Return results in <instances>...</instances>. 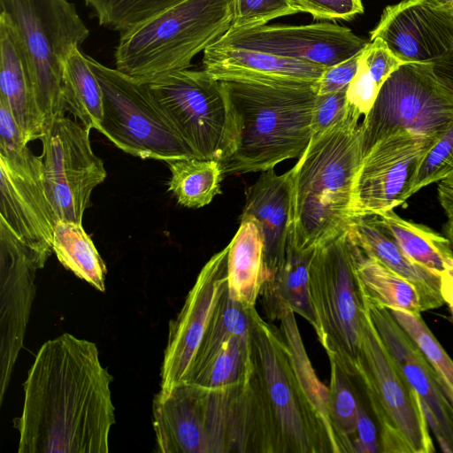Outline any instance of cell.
<instances>
[{"instance_id": "cell-27", "label": "cell", "mask_w": 453, "mask_h": 453, "mask_svg": "<svg viewBox=\"0 0 453 453\" xmlns=\"http://www.w3.org/2000/svg\"><path fill=\"white\" fill-rule=\"evenodd\" d=\"M351 242L356 273L366 297L388 310L399 309L420 314L423 311L422 300L417 287Z\"/></svg>"}, {"instance_id": "cell-32", "label": "cell", "mask_w": 453, "mask_h": 453, "mask_svg": "<svg viewBox=\"0 0 453 453\" xmlns=\"http://www.w3.org/2000/svg\"><path fill=\"white\" fill-rule=\"evenodd\" d=\"M403 253L413 262L440 275L445 271V257L452 254L449 242L426 226L406 220L394 210L378 215Z\"/></svg>"}, {"instance_id": "cell-6", "label": "cell", "mask_w": 453, "mask_h": 453, "mask_svg": "<svg viewBox=\"0 0 453 453\" xmlns=\"http://www.w3.org/2000/svg\"><path fill=\"white\" fill-rule=\"evenodd\" d=\"M0 16L12 27L25 56L44 127L66 111L64 62L89 31L67 0H0Z\"/></svg>"}, {"instance_id": "cell-16", "label": "cell", "mask_w": 453, "mask_h": 453, "mask_svg": "<svg viewBox=\"0 0 453 453\" xmlns=\"http://www.w3.org/2000/svg\"><path fill=\"white\" fill-rule=\"evenodd\" d=\"M44 265L0 221V403L23 348L36 272Z\"/></svg>"}, {"instance_id": "cell-36", "label": "cell", "mask_w": 453, "mask_h": 453, "mask_svg": "<svg viewBox=\"0 0 453 453\" xmlns=\"http://www.w3.org/2000/svg\"><path fill=\"white\" fill-rule=\"evenodd\" d=\"M453 176V122L424 157L416 173L412 194Z\"/></svg>"}, {"instance_id": "cell-39", "label": "cell", "mask_w": 453, "mask_h": 453, "mask_svg": "<svg viewBox=\"0 0 453 453\" xmlns=\"http://www.w3.org/2000/svg\"><path fill=\"white\" fill-rule=\"evenodd\" d=\"M346 90L317 94L311 119L312 136L322 134L345 115L348 109Z\"/></svg>"}, {"instance_id": "cell-41", "label": "cell", "mask_w": 453, "mask_h": 453, "mask_svg": "<svg viewBox=\"0 0 453 453\" xmlns=\"http://www.w3.org/2000/svg\"><path fill=\"white\" fill-rule=\"evenodd\" d=\"M359 54L326 67L317 82V94L324 95L347 89L357 73Z\"/></svg>"}, {"instance_id": "cell-24", "label": "cell", "mask_w": 453, "mask_h": 453, "mask_svg": "<svg viewBox=\"0 0 453 453\" xmlns=\"http://www.w3.org/2000/svg\"><path fill=\"white\" fill-rule=\"evenodd\" d=\"M0 99L9 106L27 144L41 139L44 122L25 56L11 24L0 16Z\"/></svg>"}, {"instance_id": "cell-38", "label": "cell", "mask_w": 453, "mask_h": 453, "mask_svg": "<svg viewBox=\"0 0 453 453\" xmlns=\"http://www.w3.org/2000/svg\"><path fill=\"white\" fill-rule=\"evenodd\" d=\"M297 12L315 19H350L364 12L362 0H289Z\"/></svg>"}, {"instance_id": "cell-49", "label": "cell", "mask_w": 453, "mask_h": 453, "mask_svg": "<svg viewBox=\"0 0 453 453\" xmlns=\"http://www.w3.org/2000/svg\"><path fill=\"white\" fill-rule=\"evenodd\" d=\"M439 9L453 15V0H432Z\"/></svg>"}, {"instance_id": "cell-20", "label": "cell", "mask_w": 453, "mask_h": 453, "mask_svg": "<svg viewBox=\"0 0 453 453\" xmlns=\"http://www.w3.org/2000/svg\"><path fill=\"white\" fill-rule=\"evenodd\" d=\"M203 70L214 80L272 86L315 85L326 67L261 51L218 47L203 50Z\"/></svg>"}, {"instance_id": "cell-17", "label": "cell", "mask_w": 453, "mask_h": 453, "mask_svg": "<svg viewBox=\"0 0 453 453\" xmlns=\"http://www.w3.org/2000/svg\"><path fill=\"white\" fill-rule=\"evenodd\" d=\"M227 285V247L203 266L180 312L169 322L161 366L160 390L183 383L208 322Z\"/></svg>"}, {"instance_id": "cell-2", "label": "cell", "mask_w": 453, "mask_h": 453, "mask_svg": "<svg viewBox=\"0 0 453 453\" xmlns=\"http://www.w3.org/2000/svg\"><path fill=\"white\" fill-rule=\"evenodd\" d=\"M95 342L65 333L39 349L23 384L19 453H107L115 423L110 385Z\"/></svg>"}, {"instance_id": "cell-31", "label": "cell", "mask_w": 453, "mask_h": 453, "mask_svg": "<svg viewBox=\"0 0 453 453\" xmlns=\"http://www.w3.org/2000/svg\"><path fill=\"white\" fill-rule=\"evenodd\" d=\"M166 163L171 172L168 190L180 205L201 208L221 193L220 182L225 173L220 162L187 157Z\"/></svg>"}, {"instance_id": "cell-47", "label": "cell", "mask_w": 453, "mask_h": 453, "mask_svg": "<svg viewBox=\"0 0 453 453\" xmlns=\"http://www.w3.org/2000/svg\"><path fill=\"white\" fill-rule=\"evenodd\" d=\"M448 219L443 228V235L448 239L453 254V214L447 215Z\"/></svg>"}, {"instance_id": "cell-5", "label": "cell", "mask_w": 453, "mask_h": 453, "mask_svg": "<svg viewBox=\"0 0 453 453\" xmlns=\"http://www.w3.org/2000/svg\"><path fill=\"white\" fill-rule=\"evenodd\" d=\"M233 12L234 0H184L120 33L116 69L144 83L188 69L196 55L231 28Z\"/></svg>"}, {"instance_id": "cell-15", "label": "cell", "mask_w": 453, "mask_h": 453, "mask_svg": "<svg viewBox=\"0 0 453 453\" xmlns=\"http://www.w3.org/2000/svg\"><path fill=\"white\" fill-rule=\"evenodd\" d=\"M212 44L261 51L329 67L359 54L367 42L346 27L314 23L230 28Z\"/></svg>"}, {"instance_id": "cell-26", "label": "cell", "mask_w": 453, "mask_h": 453, "mask_svg": "<svg viewBox=\"0 0 453 453\" xmlns=\"http://www.w3.org/2000/svg\"><path fill=\"white\" fill-rule=\"evenodd\" d=\"M226 247L228 294L244 307L253 308L267 280L263 238L255 219L241 218L240 226Z\"/></svg>"}, {"instance_id": "cell-8", "label": "cell", "mask_w": 453, "mask_h": 453, "mask_svg": "<svg viewBox=\"0 0 453 453\" xmlns=\"http://www.w3.org/2000/svg\"><path fill=\"white\" fill-rule=\"evenodd\" d=\"M356 380L378 424L380 452L435 451L420 402L380 337L366 303Z\"/></svg>"}, {"instance_id": "cell-28", "label": "cell", "mask_w": 453, "mask_h": 453, "mask_svg": "<svg viewBox=\"0 0 453 453\" xmlns=\"http://www.w3.org/2000/svg\"><path fill=\"white\" fill-rule=\"evenodd\" d=\"M62 93L65 110L81 124L99 131L103 117V94L87 56L73 49L64 62Z\"/></svg>"}, {"instance_id": "cell-45", "label": "cell", "mask_w": 453, "mask_h": 453, "mask_svg": "<svg viewBox=\"0 0 453 453\" xmlns=\"http://www.w3.org/2000/svg\"><path fill=\"white\" fill-rule=\"evenodd\" d=\"M438 198L447 215L453 214V188L438 182Z\"/></svg>"}, {"instance_id": "cell-37", "label": "cell", "mask_w": 453, "mask_h": 453, "mask_svg": "<svg viewBox=\"0 0 453 453\" xmlns=\"http://www.w3.org/2000/svg\"><path fill=\"white\" fill-rule=\"evenodd\" d=\"M297 13L289 0H234L231 29L265 25L276 18Z\"/></svg>"}, {"instance_id": "cell-14", "label": "cell", "mask_w": 453, "mask_h": 453, "mask_svg": "<svg viewBox=\"0 0 453 453\" xmlns=\"http://www.w3.org/2000/svg\"><path fill=\"white\" fill-rule=\"evenodd\" d=\"M42 166V157L27 145L0 150V221L46 263L58 219L47 195Z\"/></svg>"}, {"instance_id": "cell-23", "label": "cell", "mask_w": 453, "mask_h": 453, "mask_svg": "<svg viewBox=\"0 0 453 453\" xmlns=\"http://www.w3.org/2000/svg\"><path fill=\"white\" fill-rule=\"evenodd\" d=\"M348 234L365 253L417 287L423 311L439 308L444 303L441 275L409 258L381 224L378 215L352 218Z\"/></svg>"}, {"instance_id": "cell-19", "label": "cell", "mask_w": 453, "mask_h": 453, "mask_svg": "<svg viewBox=\"0 0 453 453\" xmlns=\"http://www.w3.org/2000/svg\"><path fill=\"white\" fill-rule=\"evenodd\" d=\"M375 38L403 63L433 64L453 49V15L432 0H403L383 10Z\"/></svg>"}, {"instance_id": "cell-40", "label": "cell", "mask_w": 453, "mask_h": 453, "mask_svg": "<svg viewBox=\"0 0 453 453\" xmlns=\"http://www.w3.org/2000/svg\"><path fill=\"white\" fill-rule=\"evenodd\" d=\"M380 88L374 77L358 58L357 73L346 90L348 104L365 116L372 107Z\"/></svg>"}, {"instance_id": "cell-18", "label": "cell", "mask_w": 453, "mask_h": 453, "mask_svg": "<svg viewBox=\"0 0 453 453\" xmlns=\"http://www.w3.org/2000/svg\"><path fill=\"white\" fill-rule=\"evenodd\" d=\"M370 316L395 363L416 393L441 451L453 453V407L426 357L391 312L364 294Z\"/></svg>"}, {"instance_id": "cell-46", "label": "cell", "mask_w": 453, "mask_h": 453, "mask_svg": "<svg viewBox=\"0 0 453 453\" xmlns=\"http://www.w3.org/2000/svg\"><path fill=\"white\" fill-rule=\"evenodd\" d=\"M441 277V291L444 303H446L453 316V285L444 277Z\"/></svg>"}, {"instance_id": "cell-7", "label": "cell", "mask_w": 453, "mask_h": 453, "mask_svg": "<svg viewBox=\"0 0 453 453\" xmlns=\"http://www.w3.org/2000/svg\"><path fill=\"white\" fill-rule=\"evenodd\" d=\"M310 289L320 344L329 359L356 379L365 301L348 231L314 249Z\"/></svg>"}, {"instance_id": "cell-10", "label": "cell", "mask_w": 453, "mask_h": 453, "mask_svg": "<svg viewBox=\"0 0 453 453\" xmlns=\"http://www.w3.org/2000/svg\"><path fill=\"white\" fill-rule=\"evenodd\" d=\"M160 108L198 158L221 165L235 143L234 114L220 82L204 70H180L148 83Z\"/></svg>"}, {"instance_id": "cell-13", "label": "cell", "mask_w": 453, "mask_h": 453, "mask_svg": "<svg viewBox=\"0 0 453 453\" xmlns=\"http://www.w3.org/2000/svg\"><path fill=\"white\" fill-rule=\"evenodd\" d=\"M437 140L401 130L377 141L356 173L350 218L380 215L411 196L418 169Z\"/></svg>"}, {"instance_id": "cell-50", "label": "cell", "mask_w": 453, "mask_h": 453, "mask_svg": "<svg viewBox=\"0 0 453 453\" xmlns=\"http://www.w3.org/2000/svg\"><path fill=\"white\" fill-rule=\"evenodd\" d=\"M441 184L453 188V176L440 181Z\"/></svg>"}, {"instance_id": "cell-29", "label": "cell", "mask_w": 453, "mask_h": 453, "mask_svg": "<svg viewBox=\"0 0 453 453\" xmlns=\"http://www.w3.org/2000/svg\"><path fill=\"white\" fill-rule=\"evenodd\" d=\"M52 250L65 269L96 289L104 292L105 264L81 224L58 220L54 230Z\"/></svg>"}, {"instance_id": "cell-43", "label": "cell", "mask_w": 453, "mask_h": 453, "mask_svg": "<svg viewBox=\"0 0 453 453\" xmlns=\"http://www.w3.org/2000/svg\"><path fill=\"white\" fill-rule=\"evenodd\" d=\"M26 145L9 106L0 99V150H15Z\"/></svg>"}, {"instance_id": "cell-3", "label": "cell", "mask_w": 453, "mask_h": 453, "mask_svg": "<svg viewBox=\"0 0 453 453\" xmlns=\"http://www.w3.org/2000/svg\"><path fill=\"white\" fill-rule=\"evenodd\" d=\"M361 114L350 104L311 140L291 170L292 240L300 250L348 231L352 186L363 158Z\"/></svg>"}, {"instance_id": "cell-9", "label": "cell", "mask_w": 453, "mask_h": 453, "mask_svg": "<svg viewBox=\"0 0 453 453\" xmlns=\"http://www.w3.org/2000/svg\"><path fill=\"white\" fill-rule=\"evenodd\" d=\"M87 58L102 88L100 133L119 149L143 159L168 162L196 157L160 108L148 83L91 57Z\"/></svg>"}, {"instance_id": "cell-25", "label": "cell", "mask_w": 453, "mask_h": 453, "mask_svg": "<svg viewBox=\"0 0 453 453\" xmlns=\"http://www.w3.org/2000/svg\"><path fill=\"white\" fill-rule=\"evenodd\" d=\"M313 251L296 249L291 233L284 265L264 283L260 293L263 309L270 320H279L284 308L289 307L316 328L310 289Z\"/></svg>"}, {"instance_id": "cell-30", "label": "cell", "mask_w": 453, "mask_h": 453, "mask_svg": "<svg viewBox=\"0 0 453 453\" xmlns=\"http://www.w3.org/2000/svg\"><path fill=\"white\" fill-rule=\"evenodd\" d=\"M253 308H246L232 299L226 285L214 307L183 383L196 377L230 338L250 334Z\"/></svg>"}, {"instance_id": "cell-33", "label": "cell", "mask_w": 453, "mask_h": 453, "mask_svg": "<svg viewBox=\"0 0 453 453\" xmlns=\"http://www.w3.org/2000/svg\"><path fill=\"white\" fill-rule=\"evenodd\" d=\"M330 361L328 387V413L341 445L342 453H354V434L360 395L354 384L355 378L340 365Z\"/></svg>"}, {"instance_id": "cell-34", "label": "cell", "mask_w": 453, "mask_h": 453, "mask_svg": "<svg viewBox=\"0 0 453 453\" xmlns=\"http://www.w3.org/2000/svg\"><path fill=\"white\" fill-rule=\"evenodd\" d=\"M100 25L128 31L184 0H83Z\"/></svg>"}, {"instance_id": "cell-21", "label": "cell", "mask_w": 453, "mask_h": 453, "mask_svg": "<svg viewBox=\"0 0 453 453\" xmlns=\"http://www.w3.org/2000/svg\"><path fill=\"white\" fill-rule=\"evenodd\" d=\"M248 217L261 232L267 281L284 265L292 233L291 170L282 174L273 168L261 172L245 191L241 218Z\"/></svg>"}, {"instance_id": "cell-35", "label": "cell", "mask_w": 453, "mask_h": 453, "mask_svg": "<svg viewBox=\"0 0 453 453\" xmlns=\"http://www.w3.org/2000/svg\"><path fill=\"white\" fill-rule=\"evenodd\" d=\"M388 311L421 349L434 371L442 392L453 407V360L420 314L399 309Z\"/></svg>"}, {"instance_id": "cell-12", "label": "cell", "mask_w": 453, "mask_h": 453, "mask_svg": "<svg viewBox=\"0 0 453 453\" xmlns=\"http://www.w3.org/2000/svg\"><path fill=\"white\" fill-rule=\"evenodd\" d=\"M89 131L60 115L45 126L40 139L44 184L58 220L81 224L92 191L107 176L103 161L92 150Z\"/></svg>"}, {"instance_id": "cell-44", "label": "cell", "mask_w": 453, "mask_h": 453, "mask_svg": "<svg viewBox=\"0 0 453 453\" xmlns=\"http://www.w3.org/2000/svg\"><path fill=\"white\" fill-rule=\"evenodd\" d=\"M431 65L437 79L453 93V49Z\"/></svg>"}, {"instance_id": "cell-22", "label": "cell", "mask_w": 453, "mask_h": 453, "mask_svg": "<svg viewBox=\"0 0 453 453\" xmlns=\"http://www.w3.org/2000/svg\"><path fill=\"white\" fill-rule=\"evenodd\" d=\"M156 451L209 453L206 418L197 387L180 383L157 393L152 404Z\"/></svg>"}, {"instance_id": "cell-48", "label": "cell", "mask_w": 453, "mask_h": 453, "mask_svg": "<svg viewBox=\"0 0 453 453\" xmlns=\"http://www.w3.org/2000/svg\"><path fill=\"white\" fill-rule=\"evenodd\" d=\"M441 276L446 278L453 285V254L445 257V271Z\"/></svg>"}, {"instance_id": "cell-42", "label": "cell", "mask_w": 453, "mask_h": 453, "mask_svg": "<svg viewBox=\"0 0 453 453\" xmlns=\"http://www.w3.org/2000/svg\"><path fill=\"white\" fill-rule=\"evenodd\" d=\"M354 453L380 452L379 431L360 398L354 434Z\"/></svg>"}, {"instance_id": "cell-1", "label": "cell", "mask_w": 453, "mask_h": 453, "mask_svg": "<svg viewBox=\"0 0 453 453\" xmlns=\"http://www.w3.org/2000/svg\"><path fill=\"white\" fill-rule=\"evenodd\" d=\"M280 328L250 311L252 370L242 397L244 453H342L328 413V388L317 377L295 312Z\"/></svg>"}, {"instance_id": "cell-4", "label": "cell", "mask_w": 453, "mask_h": 453, "mask_svg": "<svg viewBox=\"0 0 453 453\" xmlns=\"http://www.w3.org/2000/svg\"><path fill=\"white\" fill-rule=\"evenodd\" d=\"M219 82L236 131L234 152L222 164L225 174L263 172L303 155L312 136L317 84L290 87Z\"/></svg>"}, {"instance_id": "cell-11", "label": "cell", "mask_w": 453, "mask_h": 453, "mask_svg": "<svg viewBox=\"0 0 453 453\" xmlns=\"http://www.w3.org/2000/svg\"><path fill=\"white\" fill-rule=\"evenodd\" d=\"M453 122V93L431 64L404 63L383 83L360 124L363 157L383 137L397 131L440 137Z\"/></svg>"}]
</instances>
